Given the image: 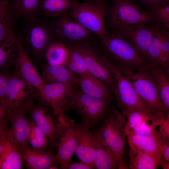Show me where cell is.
I'll return each mask as SVG.
<instances>
[{"label":"cell","instance_id":"obj_1","mask_svg":"<svg viewBox=\"0 0 169 169\" xmlns=\"http://www.w3.org/2000/svg\"><path fill=\"white\" fill-rule=\"evenodd\" d=\"M95 131L102 143L113 154L117 162L118 169L128 168L123 162L125 138V117L114 106H110Z\"/></svg>","mask_w":169,"mask_h":169},{"label":"cell","instance_id":"obj_2","mask_svg":"<svg viewBox=\"0 0 169 169\" xmlns=\"http://www.w3.org/2000/svg\"><path fill=\"white\" fill-rule=\"evenodd\" d=\"M57 115V146L56 156L59 165L72 161V157L84 133L91 129L83 121L77 124L74 120L69 118L64 111L58 109L54 111Z\"/></svg>","mask_w":169,"mask_h":169},{"label":"cell","instance_id":"obj_3","mask_svg":"<svg viewBox=\"0 0 169 169\" xmlns=\"http://www.w3.org/2000/svg\"><path fill=\"white\" fill-rule=\"evenodd\" d=\"M153 18L132 0H111L107 7L105 23L107 32L141 24H148Z\"/></svg>","mask_w":169,"mask_h":169},{"label":"cell","instance_id":"obj_4","mask_svg":"<svg viewBox=\"0 0 169 169\" xmlns=\"http://www.w3.org/2000/svg\"><path fill=\"white\" fill-rule=\"evenodd\" d=\"M113 62L121 71L125 70L143 71L148 70L149 63L127 42L111 33H107L102 40Z\"/></svg>","mask_w":169,"mask_h":169},{"label":"cell","instance_id":"obj_5","mask_svg":"<svg viewBox=\"0 0 169 169\" xmlns=\"http://www.w3.org/2000/svg\"><path fill=\"white\" fill-rule=\"evenodd\" d=\"M131 82L136 92L148 109L160 120L167 112L160 99L156 83L148 71L125 70L121 72Z\"/></svg>","mask_w":169,"mask_h":169},{"label":"cell","instance_id":"obj_6","mask_svg":"<svg viewBox=\"0 0 169 169\" xmlns=\"http://www.w3.org/2000/svg\"><path fill=\"white\" fill-rule=\"evenodd\" d=\"M106 4L95 0H85L72 8L68 15L103 40L107 34L105 26Z\"/></svg>","mask_w":169,"mask_h":169},{"label":"cell","instance_id":"obj_7","mask_svg":"<svg viewBox=\"0 0 169 169\" xmlns=\"http://www.w3.org/2000/svg\"><path fill=\"white\" fill-rule=\"evenodd\" d=\"M49 23L54 39L63 42L68 47L97 42L96 37L98 36L87 29L67 13L53 18Z\"/></svg>","mask_w":169,"mask_h":169},{"label":"cell","instance_id":"obj_8","mask_svg":"<svg viewBox=\"0 0 169 169\" xmlns=\"http://www.w3.org/2000/svg\"><path fill=\"white\" fill-rule=\"evenodd\" d=\"M111 102L92 97L78 86L71 96L69 109L75 110L92 129L103 121Z\"/></svg>","mask_w":169,"mask_h":169},{"label":"cell","instance_id":"obj_9","mask_svg":"<svg viewBox=\"0 0 169 169\" xmlns=\"http://www.w3.org/2000/svg\"><path fill=\"white\" fill-rule=\"evenodd\" d=\"M24 48L38 57L45 56L48 47L54 39L49 23L40 18L25 21L22 34L19 36Z\"/></svg>","mask_w":169,"mask_h":169},{"label":"cell","instance_id":"obj_10","mask_svg":"<svg viewBox=\"0 0 169 169\" xmlns=\"http://www.w3.org/2000/svg\"><path fill=\"white\" fill-rule=\"evenodd\" d=\"M103 58L116 78L118 92V98L116 101L122 110V113L129 110H138L145 112L153 120H159L146 108L128 78L119 70L106 55H103Z\"/></svg>","mask_w":169,"mask_h":169},{"label":"cell","instance_id":"obj_11","mask_svg":"<svg viewBox=\"0 0 169 169\" xmlns=\"http://www.w3.org/2000/svg\"><path fill=\"white\" fill-rule=\"evenodd\" d=\"M96 43H87L78 46L83 55L88 72L106 82L117 100L118 92L116 78L105 62L103 55L97 50Z\"/></svg>","mask_w":169,"mask_h":169},{"label":"cell","instance_id":"obj_12","mask_svg":"<svg viewBox=\"0 0 169 169\" xmlns=\"http://www.w3.org/2000/svg\"><path fill=\"white\" fill-rule=\"evenodd\" d=\"M78 87L68 83H53L44 84L37 89V99L40 104L54 110L60 108L63 111L69 109L71 96Z\"/></svg>","mask_w":169,"mask_h":169},{"label":"cell","instance_id":"obj_13","mask_svg":"<svg viewBox=\"0 0 169 169\" xmlns=\"http://www.w3.org/2000/svg\"><path fill=\"white\" fill-rule=\"evenodd\" d=\"M49 106L37 104L33 100L29 104L28 114L34 123L47 136L48 139V151L52 153L57 148V127L56 119L51 112Z\"/></svg>","mask_w":169,"mask_h":169},{"label":"cell","instance_id":"obj_14","mask_svg":"<svg viewBox=\"0 0 169 169\" xmlns=\"http://www.w3.org/2000/svg\"><path fill=\"white\" fill-rule=\"evenodd\" d=\"M38 89L13 74L6 93V100L10 109L25 108L37 99Z\"/></svg>","mask_w":169,"mask_h":169},{"label":"cell","instance_id":"obj_15","mask_svg":"<svg viewBox=\"0 0 169 169\" xmlns=\"http://www.w3.org/2000/svg\"><path fill=\"white\" fill-rule=\"evenodd\" d=\"M154 28V27H150L148 24H141L124 27L107 33H113L122 38L146 59Z\"/></svg>","mask_w":169,"mask_h":169},{"label":"cell","instance_id":"obj_16","mask_svg":"<svg viewBox=\"0 0 169 169\" xmlns=\"http://www.w3.org/2000/svg\"><path fill=\"white\" fill-rule=\"evenodd\" d=\"M10 110L11 125L7 130V136L10 142L18 149L29 143L30 126L29 120L27 117V110L24 108Z\"/></svg>","mask_w":169,"mask_h":169},{"label":"cell","instance_id":"obj_17","mask_svg":"<svg viewBox=\"0 0 169 169\" xmlns=\"http://www.w3.org/2000/svg\"><path fill=\"white\" fill-rule=\"evenodd\" d=\"M18 43V55L13 74L37 89L45 84L21 44L19 36Z\"/></svg>","mask_w":169,"mask_h":169},{"label":"cell","instance_id":"obj_18","mask_svg":"<svg viewBox=\"0 0 169 169\" xmlns=\"http://www.w3.org/2000/svg\"><path fill=\"white\" fill-rule=\"evenodd\" d=\"M131 149L152 155L160 160L163 159V152L167 145L164 143L161 135H142L130 134L126 136Z\"/></svg>","mask_w":169,"mask_h":169},{"label":"cell","instance_id":"obj_19","mask_svg":"<svg viewBox=\"0 0 169 169\" xmlns=\"http://www.w3.org/2000/svg\"><path fill=\"white\" fill-rule=\"evenodd\" d=\"M77 84L83 92L95 98L111 102L114 96L106 82L89 72L79 76Z\"/></svg>","mask_w":169,"mask_h":169},{"label":"cell","instance_id":"obj_20","mask_svg":"<svg viewBox=\"0 0 169 169\" xmlns=\"http://www.w3.org/2000/svg\"><path fill=\"white\" fill-rule=\"evenodd\" d=\"M24 164L30 169H49L59 164L56 155L49 152L40 151L34 149L28 143L18 149Z\"/></svg>","mask_w":169,"mask_h":169},{"label":"cell","instance_id":"obj_21","mask_svg":"<svg viewBox=\"0 0 169 169\" xmlns=\"http://www.w3.org/2000/svg\"><path fill=\"white\" fill-rule=\"evenodd\" d=\"M23 159L17 147L5 133L0 134V169H21Z\"/></svg>","mask_w":169,"mask_h":169},{"label":"cell","instance_id":"obj_22","mask_svg":"<svg viewBox=\"0 0 169 169\" xmlns=\"http://www.w3.org/2000/svg\"><path fill=\"white\" fill-rule=\"evenodd\" d=\"M98 140L95 131L91 129L87 130L83 134L76 149L75 153L80 161L93 169L94 168L97 143Z\"/></svg>","mask_w":169,"mask_h":169},{"label":"cell","instance_id":"obj_23","mask_svg":"<svg viewBox=\"0 0 169 169\" xmlns=\"http://www.w3.org/2000/svg\"><path fill=\"white\" fill-rule=\"evenodd\" d=\"M43 80L45 84L68 83L77 85L79 77L65 65H52L47 64L42 69Z\"/></svg>","mask_w":169,"mask_h":169},{"label":"cell","instance_id":"obj_24","mask_svg":"<svg viewBox=\"0 0 169 169\" xmlns=\"http://www.w3.org/2000/svg\"><path fill=\"white\" fill-rule=\"evenodd\" d=\"M11 0L0 1V43L15 33L14 28L17 18Z\"/></svg>","mask_w":169,"mask_h":169},{"label":"cell","instance_id":"obj_25","mask_svg":"<svg viewBox=\"0 0 169 169\" xmlns=\"http://www.w3.org/2000/svg\"><path fill=\"white\" fill-rule=\"evenodd\" d=\"M79 3L77 0H41L38 14L43 17L56 18L67 13Z\"/></svg>","mask_w":169,"mask_h":169},{"label":"cell","instance_id":"obj_26","mask_svg":"<svg viewBox=\"0 0 169 169\" xmlns=\"http://www.w3.org/2000/svg\"><path fill=\"white\" fill-rule=\"evenodd\" d=\"M18 36L14 33L0 43V67L5 69L15 64L18 53Z\"/></svg>","mask_w":169,"mask_h":169},{"label":"cell","instance_id":"obj_27","mask_svg":"<svg viewBox=\"0 0 169 169\" xmlns=\"http://www.w3.org/2000/svg\"><path fill=\"white\" fill-rule=\"evenodd\" d=\"M148 69L156 83L161 101L167 114L169 112V79L158 65L149 64Z\"/></svg>","mask_w":169,"mask_h":169},{"label":"cell","instance_id":"obj_28","mask_svg":"<svg viewBox=\"0 0 169 169\" xmlns=\"http://www.w3.org/2000/svg\"><path fill=\"white\" fill-rule=\"evenodd\" d=\"M41 0H13L12 7L17 18L25 21H33L39 17L38 10Z\"/></svg>","mask_w":169,"mask_h":169},{"label":"cell","instance_id":"obj_29","mask_svg":"<svg viewBox=\"0 0 169 169\" xmlns=\"http://www.w3.org/2000/svg\"><path fill=\"white\" fill-rule=\"evenodd\" d=\"M69 54V48L65 44L54 39L47 48L45 56L49 65L65 66Z\"/></svg>","mask_w":169,"mask_h":169},{"label":"cell","instance_id":"obj_30","mask_svg":"<svg viewBox=\"0 0 169 169\" xmlns=\"http://www.w3.org/2000/svg\"><path fill=\"white\" fill-rule=\"evenodd\" d=\"M131 169H155L160 166L162 160L149 154L131 149L129 152Z\"/></svg>","mask_w":169,"mask_h":169},{"label":"cell","instance_id":"obj_31","mask_svg":"<svg viewBox=\"0 0 169 169\" xmlns=\"http://www.w3.org/2000/svg\"><path fill=\"white\" fill-rule=\"evenodd\" d=\"M94 168L97 169H118L117 162L114 156L102 144L98 138L96 148Z\"/></svg>","mask_w":169,"mask_h":169},{"label":"cell","instance_id":"obj_32","mask_svg":"<svg viewBox=\"0 0 169 169\" xmlns=\"http://www.w3.org/2000/svg\"><path fill=\"white\" fill-rule=\"evenodd\" d=\"M68 47L69 54L65 66L79 75L88 72L84 57L79 47L72 46Z\"/></svg>","mask_w":169,"mask_h":169},{"label":"cell","instance_id":"obj_33","mask_svg":"<svg viewBox=\"0 0 169 169\" xmlns=\"http://www.w3.org/2000/svg\"><path fill=\"white\" fill-rule=\"evenodd\" d=\"M30 131L28 142L34 150L40 151H48V139L33 120L29 118Z\"/></svg>","mask_w":169,"mask_h":169},{"label":"cell","instance_id":"obj_34","mask_svg":"<svg viewBox=\"0 0 169 169\" xmlns=\"http://www.w3.org/2000/svg\"><path fill=\"white\" fill-rule=\"evenodd\" d=\"M161 54L160 29L154 27L152 38L147 50L146 60L150 64L158 65Z\"/></svg>","mask_w":169,"mask_h":169},{"label":"cell","instance_id":"obj_35","mask_svg":"<svg viewBox=\"0 0 169 169\" xmlns=\"http://www.w3.org/2000/svg\"><path fill=\"white\" fill-rule=\"evenodd\" d=\"M122 114L126 119L125 127L126 136L135 127L142 123L155 120L145 112L138 110H129Z\"/></svg>","mask_w":169,"mask_h":169},{"label":"cell","instance_id":"obj_36","mask_svg":"<svg viewBox=\"0 0 169 169\" xmlns=\"http://www.w3.org/2000/svg\"><path fill=\"white\" fill-rule=\"evenodd\" d=\"M164 120L160 121L153 120L150 124H149V121L143 122L135 127L127 136L130 134L149 135L157 134L159 131L157 130L156 127L162 123Z\"/></svg>","mask_w":169,"mask_h":169},{"label":"cell","instance_id":"obj_37","mask_svg":"<svg viewBox=\"0 0 169 169\" xmlns=\"http://www.w3.org/2000/svg\"><path fill=\"white\" fill-rule=\"evenodd\" d=\"M155 19L166 30L169 29V4L154 8L151 13Z\"/></svg>","mask_w":169,"mask_h":169},{"label":"cell","instance_id":"obj_38","mask_svg":"<svg viewBox=\"0 0 169 169\" xmlns=\"http://www.w3.org/2000/svg\"><path fill=\"white\" fill-rule=\"evenodd\" d=\"M160 29L161 54L158 66L163 69L169 63V38L163 30Z\"/></svg>","mask_w":169,"mask_h":169},{"label":"cell","instance_id":"obj_39","mask_svg":"<svg viewBox=\"0 0 169 169\" xmlns=\"http://www.w3.org/2000/svg\"><path fill=\"white\" fill-rule=\"evenodd\" d=\"M12 74L1 73L0 75V101L6 100V93Z\"/></svg>","mask_w":169,"mask_h":169},{"label":"cell","instance_id":"obj_40","mask_svg":"<svg viewBox=\"0 0 169 169\" xmlns=\"http://www.w3.org/2000/svg\"><path fill=\"white\" fill-rule=\"evenodd\" d=\"M159 126V131L161 135L164 143L165 145L169 144V123L165 119Z\"/></svg>","mask_w":169,"mask_h":169},{"label":"cell","instance_id":"obj_41","mask_svg":"<svg viewBox=\"0 0 169 169\" xmlns=\"http://www.w3.org/2000/svg\"><path fill=\"white\" fill-rule=\"evenodd\" d=\"M59 168L62 169H91L89 165L81 161L74 162L72 161L64 164L59 165Z\"/></svg>","mask_w":169,"mask_h":169},{"label":"cell","instance_id":"obj_42","mask_svg":"<svg viewBox=\"0 0 169 169\" xmlns=\"http://www.w3.org/2000/svg\"><path fill=\"white\" fill-rule=\"evenodd\" d=\"M163 158L165 160L169 162V144L167 145L164 149Z\"/></svg>","mask_w":169,"mask_h":169},{"label":"cell","instance_id":"obj_43","mask_svg":"<svg viewBox=\"0 0 169 169\" xmlns=\"http://www.w3.org/2000/svg\"><path fill=\"white\" fill-rule=\"evenodd\" d=\"M143 2L150 4L157 5L166 0H141Z\"/></svg>","mask_w":169,"mask_h":169},{"label":"cell","instance_id":"obj_44","mask_svg":"<svg viewBox=\"0 0 169 169\" xmlns=\"http://www.w3.org/2000/svg\"><path fill=\"white\" fill-rule=\"evenodd\" d=\"M160 166L164 169H169V162L162 160Z\"/></svg>","mask_w":169,"mask_h":169},{"label":"cell","instance_id":"obj_45","mask_svg":"<svg viewBox=\"0 0 169 169\" xmlns=\"http://www.w3.org/2000/svg\"><path fill=\"white\" fill-rule=\"evenodd\" d=\"M164 73L167 77L169 79V63L163 69Z\"/></svg>","mask_w":169,"mask_h":169},{"label":"cell","instance_id":"obj_46","mask_svg":"<svg viewBox=\"0 0 169 169\" xmlns=\"http://www.w3.org/2000/svg\"><path fill=\"white\" fill-rule=\"evenodd\" d=\"M165 120L168 123H169V112H168L166 115Z\"/></svg>","mask_w":169,"mask_h":169},{"label":"cell","instance_id":"obj_47","mask_svg":"<svg viewBox=\"0 0 169 169\" xmlns=\"http://www.w3.org/2000/svg\"><path fill=\"white\" fill-rule=\"evenodd\" d=\"M95 0L97 1L98 2L100 3H101L106 4V2L108 0Z\"/></svg>","mask_w":169,"mask_h":169},{"label":"cell","instance_id":"obj_48","mask_svg":"<svg viewBox=\"0 0 169 169\" xmlns=\"http://www.w3.org/2000/svg\"><path fill=\"white\" fill-rule=\"evenodd\" d=\"M164 31L166 32H168L169 33V29L168 30H166V31L164 30Z\"/></svg>","mask_w":169,"mask_h":169},{"label":"cell","instance_id":"obj_49","mask_svg":"<svg viewBox=\"0 0 169 169\" xmlns=\"http://www.w3.org/2000/svg\"><path fill=\"white\" fill-rule=\"evenodd\" d=\"M2 0H0V1H2Z\"/></svg>","mask_w":169,"mask_h":169}]
</instances>
